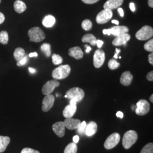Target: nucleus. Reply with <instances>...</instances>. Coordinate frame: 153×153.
<instances>
[{
  "label": "nucleus",
  "mask_w": 153,
  "mask_h": 153,
  "mask_svg": "<svg viewBox=\"0 0 153 153\" xmlns=\"http://www.w3.org/2000/svg\"><path fill=\"white\" fill-rule=\"evenodd\" d=\"M138 139V134L135 131L130 130L126 131L123 138V146L124 149H128L136 142Z\"/></svg>",
  "instance_id": "obj_1"
},
{
  "label": "nucleus",
  "mask_w": 153,
  "mask_h": 153,
  "mask_svg": "<svg viewBox=\"0 0 153 153\" xmlns=\"http://www.w3.org/2000/svg\"><path fill=\"white\" fill-rule=\"evenodd\" d=\"M118 11H119V14H120V16L121 17L124 16V10H123V9L122 8H121V7L118 8Z\"/></svg>",
  "instance_id": "obj_46"
},
{
  "label": "nucleus",
  "mask_w": 153,
  "mask_h": 153,
  "mask_svg": "<svg viewBox=\"0 0 153 153\" xmlns=\"http://www.w3.org/2000/svg\"><path fill=\"white\" fill-rule=\"evenodd\" d=\"M148 60L151 65H153V53L152 52L148 56Z\"/></svg>",
  "instance_id": "obj_39"
},
{
  "label": "nucleus",
  "mask_w": 153,
  "mask_h": 153,
  "mask_svg": "<svg viewBox=\"0 0 153 153\" xmlns=\"http://www.w3.org/2000/svg\"><path fill=\"white\" fill-rule=\"evenodd\" d=\"M64 124L66 128L69 130L76 129L81 123V121L78 119L73 118H66L64 121Z\"/></svg>",
  "instance_id": "obj_15"
},
{
  "label": "nucleus",
  "mask_w": 153,
  "mask_h": 153,
  "mask_svg": "<svg viewBox=\"0 0 153 153\" xmlns=\"http://www.w3.org/2000/svg\"><path fill=\"white\" fill-rule=\"evenodd\" d=\"M129 7H130V9L131 10V11L134 12V11L136 10V7H135V5L133 2H131L129 4Z\"/></svg>",
  "instance_id": "obj_42"
},
{
  "label": "nucleus",
  "mask_w": 153,
  "mask_h": 153,
  "mask_svg": "<svg viewBox=\"0 0 153 153\" xmlns=\"http://www.w3.org/2000/svg\"><path fill=\"white\" fill-rule=\"evenodd\" d=\"M146 78L148 81H153V71H150L148 73L147 76H146Z\"/></svg>",
  "instance_id": "obj_38"
},
{
  "label": "nucleus",
  "mask_w": 153,
  "mask_h": 153,
  "mask_svg": "<svg viewBox=\"0 0 153 153\" xmlns=\"http://www.w3.org/2000/svg\"><path fill=\"white\" fill-rule=\"evenodd\" d=\"M28 70H29V71H30L31 73H36V71L35 69L32 68H28Z\"/></svg>",
  "instance_id": "obj_50"
},
{
  "label": "nucleus",
  "mask_w": 153,
  "mask_h": 153,
  "mask_svg": "<svg viewBox=\"0 0 153 153\" xmlns=\"http://www.w3.org/2000/svg\"><path fill=\"white\" fill-rule=\"evenodd\" d=\"M120 49H117V48L116 49V52L117 54H119V53H120Z\"/></svg>",
  "instance_id": "obj_54"
},
{
  "label": "nucleus",
  "mask_w": 153,
  "mask_h": 153,
  "mask_svg": "<svg viewBox=\"0 0 153 153\" xmlns=\"http://www.w3.org/2000/svg\"><path fill=\"white\" fill-rule=\"evenodd\" d=\"M71 71V66L69 65L59 66L52 71V77L57 79H62L68 76Z\"/></svg>",
  "instance_id": "obj_2"
},
{
  "label": "nucleus",
  "mask_w": 153,
  "mask_h": 153,
  "mask_svg": "<svg viewBox=\"0 0 153 153\" xmlns=\"http://www.w3.org/2000/svg\"><path fill=\"white\" fill-rule=\"evenodd\" d=\"M5 16L4 15L3 13L0 12V25L5 21Z\"/></svg>",
  "instance_id": "obj_40"
},
{
  "label": "nucleus",
  "mask_w": 153,
  "mask_h": 153,
  "mask_svg": "<svg viewBox=\"0 0 153 153\" xmlns=\"http://www.w3.org/2000/svg\"><path fill=\"white\" fill-rule=\"evenodd\" d=\"M1 0H0V3H1Z\"/></svg>",
  "instance_id": "obj_55"
},
{
  "label": "nucleus",
  "mask_w": 153,
  "mask_h": 153,
  "mask_svg": "<svg viewBox=\"0 0 153 153\" xmlns=\"http://www.w3.org/2000/svg\"><path fill=\"white\" fill-rule=\"evenodd\" d=\"M66 98L74 99L76 102H79L85 97V92L79 88H73L66 92Z\"/></svg>",
  "instance_id": "obj_4"
},
{
  "label": "nucleus",
  "mask_w": 153,
  "mask_h": 153,
  "mask_svg": "<svg viewBox=\"0 0 153 153\" xmlns=\"http://www.w3.org/2000/svg\"><path fill=\"white\" fill-rule=\"evenodd\" d=\"M123 3V0H108L104 4V9L113 10L118 8Z\"/></svg>",
  "instance_id": "obj_18"
},
{
  "label": "nucleus",
  "mask_w": 153,
  "mask_h": 153,
  "mask_svg": "<svg viewBox=\"0 0 153 153\" xmlns=\"http://www.w3.org/2000/svg\"><path fill=\"white\" fill-rule=\"evenodd\" d=\"M99 0H82V2L86 4H93L97 2Z\"/></svg>",
  "instance_id": "obj_37"
},
{
  "label": "nucleus",
  "mask_w": 153,
  "mask_h": 153,
  "mask_svg": "<svg viewBox=\"0 0 153 153\" xmlns=\"http://www.w3.org/2000/svg\"><path fill=\"white\" fill-rule=\"evenodd\" d=\"M103 44H104V42L102 40H97V45L99 48H101Z\"/></svg>",
  "instance_id": "obj_41"
},
{
  "label": "nucleus",
  "mask_w": 153,
  "mask_h": 153,
  "mask_svg": "<svg viewBox=\"0 0 153 153\" xmlns=\"http://www.w3.org/2000/svg\"><path fill=\"white\" fill-rule=\"evenodd\" d=\"M69 55L76 60L82 59L83 57V53L82 49L79 47H72L69 50Z\"/></svg>",
  "instance_id": "obj_19"
},
{
  "label": "nucleus",
  "mask_w": 153,
  "mask_h": 153,
  "mask_svg": "<svg viewBox=\"0 0 153 153\" xmlns=\"http://www.w3.org/2000/svg\"><path fill=\"white\" fill-rule=\"evenodd\" d=\"M41 50L47 57H50L51 55V46L49 43L42 44L41 46Z\"/></svg>",
  "instance_id": "obj_27"
},
{
  "label": "nucleus",
  "mask_w": 153,
  "mask_h": 153,
  "mask_svg": "<svg viewBox=\"0 0 153 153\" xmlns=\"http://www.w3.org/2000/svg\"><path fill=\"white\" fill-rule=\"evenodd\" d=\"M21 153H40V152L31 148H25L22 149Z\"/></svg>",
  "instance_id": "obj_36"
},
{
  "label": "nucleus",
  "mask_w": 153,
  "mask_h": 153,
  "mask_svg": "<svg viewBox=\"0 0 153 153\" xmlns=\"http://www.w3.org/2000/svg\"><path fill=\"white\" fill-rule=\"evenodd\" d=\"M140 153H153V143L152 142L146 144L142 148Z\"/></svg>",
  "instance_id": "obj_30"
},
{
  "label": "nucleus",
  "mask_w": 153,
  "mask_h": 153,
  "mask_svg": "<svg viewBox=\"0 0 153 153\" xmlns=\"http://www.w3.org/2000/svg\"><path fill=\"white\" fill-rule=\"evenodd\" d=\"M153 36V28L149 26H144L136 33V38L140 40H147Z\"/></svg>",
  "instance_id": "obj_5"
},
{
  "label": "nucleus",
  "mask_w": 153,
  "mask_h": 153,
  "mask_svg": "<svg viewBox=\"0 0 153 153\" xmlns=\"http://www.w3.org/2000/svg\"><path fill=\"white\" fill-rule=\"evenodd\" d=\"M76 102L74 99H71L70 104L66 105L63 111L62 114L65 118H71L76 114Z\"/></svg>",
  "instance_id": "obj_10"
},
{
  "label": "nucleus",
  "mask_w": 153,
  "mask_h": 153,
  "mask_svg": "<svg viewBox=\"0 0 153 153\" xmlns=\"http://www.w3.org/2000/svg\"><path fill=\"white\" fill-rule=\"evenodd\" d=\"M114 57L115 59H117L118 58V54L117 53H116L114 56Z\"/></svg>",
  "instance_id": "obj_52"
},
{
  "label": "nucleus",
  "mask_w": 153,
  "mask_h": 153,
  "mask_svg": "<svg viewBox=\"0 0 153 153\" xmlns=\"http://www.w3.org/2000/svg\"><path fill=\"white\" fill-rule=\"evenodd\" d=\"M97 129H98L97 124L95 121H90L86 126L85 134L89 137L92 136L97 133Z\"/></svg>",
  "instance_id": "obj_20"
},
{
  "label": "nucleus",
  "mask_w": 153,
  "mask_h": 153,
  "mask_svg": "<svg viewBox=\"0 0 153 153\" xmlns=\"http://www.w3.org/2000/svg\"><path fill=\"white\" fill-rule=\"evenodd\" d=\"M133 78V76L131 73V72L129 71H126L121 74L120 81L123 85L128 86L131 84Z\"/></svg>",
  "instance_id": "obj_17"
},
{
  "label": "nucleus",
  "mask_w": 153,
  "mask_h": 153,
  "mask_svg": "<svg viewBox=\"0 0 153 153\" xmlns=\"http://www.w3.org/2000/svg\"><path fill=\"white\" fill-rule=\"evenodd\" d=\"M10 138L8 136H0V153L4 152L10 143Z\"/></svg>",
  "instance_id": "obj_21"
},
{
  "label": "nucleus",
  "mask_w": 153,
  "mask_h": 153,
  "mask_svg": "<svg viewBox=\"0 0 153 153\" xmlns=\"http://www.w3.org/2000/svg\"><path fill=\"white\" fill-rule=\"evenodd\" d=\"M97 40L96 37L91 33L85 35L82 38V42L83 43H90L93 46L97 45Z\"/></svg>",
  "instance_id": "obj_24"
},
{
  "label": "nucleus",
  "mask_w": 153,
  "mask_h": 153,
  "mask_svg": "<svg viewBox=\"0 0 153 153\" xmlns=\"http://www.w3.org/2000/svg\"><path fill=\"white\" fill-rule=\"evenodd\" d=\"M28 35L31 42L39 43L43 41L45 38V35L43 30L38 27L31 28L28 32Z\"/></svg>",
  "instance_id": "obj_3"
},
{
  "label": "nucleus",
  "mask_w": 153,
  "mask_h": 153,
  "mask_svg": "<svg viewBox=\"0 0 153 153\" xmlns=\"http://www.w3.org/2000/svg\"><path fill=\"white\" fill-rule=\"evenodd\" d=\"M150 105L148 101L141 99L137 102L135 111L137 115L142 116L147 114L150 111Z\"/></svg>",
  "instance_id": "obj_7"
},
{
  "label": "nucleus",
  "mask_w": 153,
  "mask_h": 153,
  "mask_svg": "<svg viewBox=\"0 0 153 153\" xmlns=\"http://www.w3.org/2000/svg\"><path fill=\"white\" fill-rule=\"evenodd\" d=\"M9 41V35L6 31L0 32V43L7 44Z\"/></svg>",
  "instance_id": "obj_28"
},
{
  "label": "nucleus",
  "mask_w": 153,
  "mask_h": 153,
  "mask_svg": "<svg viewBox=\"0 0 153 153\" xmlns=\"http://www.w3.org/2000/svg\"><path fill=\"white\" fill-rule=\"evenodd\" d=\"M105 53L102 49L96 50L94 54L93 63L96 68H99L103 65L105 61Z\"/></svg>",
  "instance_id": "obj_8"
},
{
  "label": "nucleus",
  "mask_w": 153,
  "mask_h": 153,
  "mask_svg": "<svg viewBox=\"0 0 153 153\" xmlns=\"http://www.w3.org/2000/svg\"><path fill=\"white\" fill-rule=\"evenodd\" d=\"M86 126L87 124L85 121H83L80 124L79 126L76 129H77V132L79 133L80 134H83L85 133V131L86 128Z\"/></svg>",
  "instance_id": "obj_33"
},
{
  "label": "nucleus",
  "mask_w": 153,
  "mask_h": 153,
  "mask_svg": "<svg viewBox=\"0 0 153 153\" xmlns=\"http://www.w3.org/2000/svg\"><path fill=\"white\" fill-rule=\"evenodd\" d=\"M52 59L53 64L55 65H60L63 62V59L62 58V57L57 54H53L52 55Z\"/></svg>",
  "instance_id": "obj_31"
},
{
  "label": "nucleus",
  "mask_w": 153,
  "mask_h": 153,
  "mask_svg": "<svg viewBox=\"0 0 153 153\" xmlns=\"http://www.w3.org/2000/svg\"><path fill=\"white\" fill-rule=\"evenodd\" d=\"M144 49L146 51L153 52V39H152L149 40L147 43L144 45Z\"/></svg>",
  "instance_id": "obj_34"
},
{
  "label": "nucleus",
  "mask_w": 153,
  "mask_h": 153,
  "mask_svg": "<svg viewBox=\"0 0 153 153\" xmlns=\"http://www.w3.org/2000/svg\"><path fill=\"white\" fill-rule=\"evenodd\" d=\"M120 136L118 133H114L109 135L104 142V146L107 150H110L115 148L119 143Z\"/></svg>",
  "instance_id": "obj_6"
},
{
  "label": "nucleus",
  "mask_w": 153,
  "mask_h": 153,
  "mask_svg": "<svg viewBox=\"0 0 153 153\" xmlns=\"http://www.w3.org/2000/svg\"><path fill=\"white\" fill-rule=\"evenodd\" d=\"M103 33L104 35H111V33L109 31V29H104L103 30Z\"/></svg>",
  "instance_id": "obj_45"
},
{
  "label": "nucleus",
  "mask_w": 153,
  "mask_h": 153,
  "mask_svg": "<svg viewBox=\"0 0 153 153\" xmlns=\"http://www.w3.org/2000/svg\"><path fill=\"white\" fill-rule=\"evenodd\" d=\"M42 23L44 27L47 28L52 27L56 23V19L54 16L51 15H48L44 17Z\"/></svg>",
  "instance_id": "obj_23"
},
{
  "label": "nucleus",
  "mask_w": 153,
  "mask_h": 153,
  "mask_svg": "<svg viewBox=\"0 0 153 153\" xmlns=\"http://www.w3.org/2000/svg\"><path fill=\"white\" fill-rule=\"evenodd\" d=\"M60 86V83L58 82L57 80L54 79V80H51L47 82H46L42 88V91L43 94L45 95H47L51 94L55 88L58 86Z\"/></svg>",
  "instance_id": "obj_11"
},
{
  "label": "nucleus",
  "mask_w": 153,
  "mask_h": 153,
  "mask_svg": "<svg viewBox=\"0 0 153 153\" xmlns=\"http://www.w3.org/2000/svg\"><path fill=\"white\" fill-rule=\"evenodd\" d=\"M111 35L112 34L115 36H118L120 35L128 33L129 28L124 26H116L109 28Z\"/></svg>",
  "instance_id": "obj_16"
},
{
  "label": "nucleus",
  "mask_w": 153,
  "mask_h": 153,
  "mask_svg": "<svg viewBox=\"0 0 153 153\" xmlns=\"http://www.w3.org/2000/svg\"><path fill=\"white\" fill-rule=\"evenodd\" d=\"M73 142H74V143H78V142H79V137L78 136H74L73 138Z\"/></svg>",
  "instance_id": "obj_43"
},
{
  "label": "nucleus",
  "mask_w": 153,
  "mask_h": 153,
  "mask_svg": "<svg viewBox=\"0 0 153 153\" xmlns=\"http://www.w3.org/2000/svg\"><path fill=\"white\" fill-rule=\"evenodd\" d=\"M55 97L53 95L49 94L45 95L42 102V110L44 112L49 111L53 107L55 103Z\"/></svg>",
  "instance_id": "obj_12"
},
{
  "label": "nucleus",
  "mask_w": 153,
  "mask_h": 153,
  "mask_svg": "<svg viewBox=\"0 0 153 153\" xmlns=\"http://www.w3.org/2000/svg\"><path fill=\"white\" fill-rule=\"evenodd\" d=\"M131 35L128 33L120 35L113 40L112 44L115 46H120L122 45H126V43L130 40Z\"/></svg>",
  "instance_id": "obj_14"
},
{
  "label": "nucleus",
  "mask_w": 153,
  "mask_h": 153,
  "mask_svg": "<svg viewBox=\"0 0 153 153\" xmlns=\"http://www.w3.org/2000/svg\"><path fill=\"white\" fill-rule=\"evenodd\" d=\"M148 5L149 6L153 8V0H148Z\"/></svg>",
  "instance_id": "obj_49"
},
{
  "label": "nucleus",
  "mask_w": 153,
  "mask_h": 153,
  "mask_svg": "<svg viewBox=\"0 0 153 153\" xmlns=\"http://www.w3.org/2000/svg\"><path fill=\"white\" fill-rule=\"evenodd\" d=\"M120 65V63H119L117 61L115 60V59H111L108 62V68L111 70H115L117 69Z\"/></svg>",
  "instance_id": "obj_29"
},
{
  "label": "nucleus",
  "mask_w": 153,
  "mask_h": 153,
  "mask_svg": "<svg viewBox=\"0 0 153 153\" xmlns=\"http://www.w3.org/2000/svg\"><path fill=\"white\" fill-rule=\"evenodd\" d=\"M85 47H86V52L88 53H89L90 52V51L91 50V48L90 47V46H88V45H85Z\"/></svg>",
  "instance_id": "obj_48"
},
{
  "label": "nucleus",
  "mask_w": 153,
  "mask_h": 153,
  "mask_svg": "<svg viewBox=\"0 0 153 153\" xmlns=\"http://www.w3.org/2000/svg\"><path fill=\"white\" fill-rule=\"evenodd\" d=\"M116 116L118 117H120L121 119H123V117H124V114L121 111H118L117 113H116Z\"/></svg>",
  "instance_id": "obj_44"
},
{
  "label": "nucleus",
  "mask_w": 153,
  "mask_h": 153,
  "mask_svg": "<svg viewBox=\"0 0 153 153\" xmlns=\"http://www.w3.org/2000/svg\"><path fill=\"white\" fill-rule=\"evenodd\" d=\"M112 23H115L116 25H118L119 24V22L118 21H117V20H112Z\"/></svg>",
  "instance_id": "obj_51"
},
{
  "label": "nucleus",
  "mask_w": 153,
  "mask_h": 153,
  "mask_svg": "<svg viewBox=\"0 0 153 153\" xmlns=\"http://www.w3.org/2000/svg\"><path fill=\"white\" fill-rule=\"evenodd\" d=\"M26 55L25 51L21 47L16 48L14 52V57L17 61L21 60Z\"/></svg>",
  "instance_id": "obj_25"
},
{
  "label": "nucleus",
  "mask_w": 153,
  "mask_h": 153,
  "mask_svg": "<svg viewBox=\"0 0 153 153\" xmlns=\"http://www.w3.org/2000/svg\"><path fill=\"white\" fill-rule=\"evenodd\" d=\"M28 61V56L25 55V57L23 58H22L21 60H19L17 62L16 65L18 66L25 65L27 63Z\"/></svg>",
  "instance_id": "obj_35"
},
{
  "label": "nucleus",
  "mask_w": 153,
  "mask_h": 153,
  "mask_svg": "<svg viewBox=\"0 0 153 153\" xmlns=\"http://www.w3.org/2000/svg\"><path fill=\"white\" fill-rule=\"evenodd\" d=\"M26 8L27 6L25 3L21 0H16L14 4V9L18 13H22L26 10Z\"/></svg>",
  "instance_id": "obj_22"
},
{
  "label": "nucleus",
  "mask_w": 153,
  "mask_h": 153,
  "mask_svg": "<svg viewBox=\"0 0 153 153\" xmlns=\"http://www.w3.org/2000/svg\"><path fill=\"white\" fill-rule=\"evenodd\" d=\"M150 100L151 101V102H153V95L152 94V95H151V97H150Z\"/></svg>",
  "instance_id": "obj_53"
},
{
  "label": "nucleus",
  "mask_w": 153,
  "mask_h": 153,
  "mask_svg": "<svg viewBox=\"0 0 153 153\" xmlns=\"http://www.w3.org/2000/svg\"><path fill=\"white\" fill-rule=\"evenodd\" d=\"M38 56V53L36 52H33V53H30L28 55V57H37Z\"/></svg>",
  "instance_id": "obj_47"
},
{
  "label": "nucleus",
  "mask_w": 153,
  "mask_h": 153,
  "mask_svg": "<svg viewBox=\"0 0 153 153\" xmlns=\"http://www.w3.org/2000/svg\"><path fill=\"white\" fill-rule=\"evenodd\" d=\"M113 16V13L109 9H104L99 13L96 17V21L98 24H104L109 22Z\"/></svg>",
  "instance_id": "obj_9"
},
{
  "label": "nucleus",
  "mask_w": 153,
  "mask_h": 153,
  "mask_svg": "<svg viewBox=\"0 0 153 153\" xmlns=\"http://www.w3.org/2000/svg\"><path fill=\"white\" fill-rule=\"evenodd\" d=\"M77 145L74 142L69 143L64 150V153H76L77 152Z\"/></svg>",
  "instance_id": "obj_26"
},
{
  "label": "nucleus",
  "mask_w": 153,
  "mask_h": 153,
  "mask_svg": "<svg viewBox=\"0 0 153 153\" xmlns=\"http://www.w3.org/2000/svg\"><path fill=\"white\" fill-rule=\"evenodd\" d=\"M93 27L92 22L89 19H85L82 23V28L85 31H88L91 30Z\"/></svg>",
  "instance_id": "obj_32"
},
{
  "label": "nucleus",
  "mask_w": 153,
  "mask_h": 153,
  "mask_svg": "<svg viewBox=\"0 0 153 153\" xmlns=\"http://www.w3.org/2000/svg\"><path fill=\"white\" fill-rule=\"evenodd\" d=\"M52 129L58 137H64L65 133V126L64 123L63 121L55 123L52 126Z\"/></svg>",
  "instance_id": "obj_13"
}]
</instances>
